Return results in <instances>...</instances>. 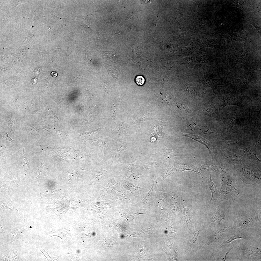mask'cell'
Returning <instances> with one entry per match:
<instances>
[{
    "instance_id": "cell-1",
    "label": "cell",
    "mask_w": 261,
    "mask_h": 261,
    "mask_svg": "<svg viewBox=\"0 0 261 261\" xmlns=\"http://www.w3.org/2000/svg\"><path fill=\"white\" fill-rule=\"evenodd\" d=\"M235 152L244 157L260 161L256 155L255 146H251L243 150H237Z\"/></svg>"
},
{
    "instance_id": "cell-2",
    "label": "cell",
    "mask_w": 261,
    "mask_h": 261,
    "mask_svg": "<svg viewBox=\"0 0 261 261\" xmlns=\"http://www.w3.org/2000/svg\"><path fill=\"white\" fill-rule=\"evenodd\" d=\"M207 183L212 194V196L210 201V202L213 199L219 197L221 195L220 192L216 188V182L214 183L213 181L210 174V180Z\"/></svg>"
},
{
    "instance_id": "cell-3",
    "label": "cell",
    "mask_w": 261,
    "mask_h": 261,
    "mask_svg": "<svg viewBox=\"0 0 261 261\" xmlns=\"http://www.w3.org/2000/svg\"><path fill=\"white\" fill-rule=\"evenodd\" d=\"M176 170L179 172L190 170L200 175H202L200 169L191 164H184L179 165L177 167Z\"/></svg>"
},
{
    "instance_id": "cell-4",
    "label": "cell",
    "mask_w": 261,
    "mask_h": 261,
    "mask_svg": "<svg viewBox=\"0 0 261 261\" xmlns=\"http://www.w3.org/2000/svg\"><path fill=\"white\" fill-rule=\"evenodd\" d=\"M181 136L187 137L190 138L204 145L208 148L210 154H211V153L209 144L206 140L202 137L196 134H183Z\"/></svg>"
},
{
    "instance_id": "cell-5",
    "label": "cell",
    "mask_w": 261,
    "mask_h": 261,
    "mask_svg": "<svg viewBox=\"0 0 261 261\" xmlns=\"http://www.w3.org/2000/svg\"><path fill=\"white\" fill-rule=\"evenodd\" d=\"M220 100L222 108L226 105H232L239 106L241 104L240 100L234 98L229 97H223Z\"/></svg>"
},
{
    "instance_id": "cell-6",
    "label": "cell",
    "mask_w": 261,
    "mask_h": 261,
    "mask_svg": "<svg viewBox=\"0 0 261 261\" xmlns=\"http://www.w3.org/2000/svg\"><path fill=\"white\" fill-rule=\"evenodd\" d=\"M206 115L214 119H217L219 116L218 111L216 108L213 105L210 104L203 110Z\"/></svg>"
},
{
    "instance_id": "cell-7",
    "label": "cell",
    "mask_w": 261,
    "mask_h": 261,
    "mask_svg": "<svg viewBox=\"0 0 261 261\" xmlns=\"http://www.w3.org/2000/svg\"><path fill=\"white\" fill-rule=\"evenodd\" d=\"M201 168L204 170L208 171L223 172L224 170L221 166L212 164H203L201 166Z\"/></svg>"
},
{
    "instance_id": "cell-8",
    "label": "cell",
    "mask_w": 261,
    "mask_h": 261,
    "mask_svg": "<svg viewBox=\"0 0 261 261\" xmlns=\"http://www.w3.org/2000/svg\"><path fill=\"white\" fill-rule=\"evenodd\" d=\"M43 104L45 110L46 117H49L50 119H55L59 120H61V119L56 116L50 107L45 105L44 103Z\"/></svg>"
},
{
    "instance_id": "cell-9",
    "label": "cell",
    "mask_w": 261,
    "mask_h": 261,
    "mask_svg": "<svg viewBox=\"0 0 261 261\" xmlns=\"http://www.w3.org/2000/svg\"><path fill=\"white\" fill-rule=\"evenodd\" d=\"M227 117L225 120V123L229 128L233 130V126L237 123V119L233 116L228 117Z\"/></svg>"
},
{
    "instance_id": "cell-10",
    "label": "cell",
    "mask_w": 261,
    "mask_h": 261,
    "mask_svg": "<svg viewBox=\"0 0 261 261\" xmlns=\"http://www.w3.org/2000/svg\"><path fill=\"white\" fill-rule=\"evenodd\" d=\"M247 253L250 256H254L260 252V249L253 246H249L247 248Z\"/></svg>"
},
{
    "instance_id": "cell-11",
    "label": "cell",
    "mask_w": 261,
    "mask_h": 261,
    "mask_svg": "<svg viewBox=\"0 0 261 261\" xmlns=\"http://www.w3.org/2000/svg\"><path fill=\"white\" fill-rule=\"evenodd\" d=\"M164 153V156L165 158L169 159L173 156L181 155V154L177 153L172 150H166Z\"/></svg>"
},
{
    "instance_id": "cell-12",
    "label": "cell",
    "mask_w": 261,
    "mask_h": 261,
    "mask_svg": "<svg viewBox=\"0 0 261 261\" xmlns=\"http://www.w3.org/2000/svg\"><path fill=\"white\" fill-rule=\"evenodd\" d=\"M256 217L254 216H251L249 217L248 218L244 220L242 222L241 225L244 226L248 225H250L255 220Z\"/></svg>"
},
{
    "instance_id": "cell-13",
    "label": "cell",
    "mask_w": 261,
    "mask_h": 261,
    "mask_svg": "<svg viewBox=\"0 0 261 261\" xmlns=\"http://www.w3.org/2000/svg\"><path fill=\"white\" fill-rule=\"evenodd\" d=\"M244 236L239 234L235 235H234L233 236L229 238L228 239L224 242L223 245L222 247H225L233 240L235 239L239 238H243L245 239V238H244Z\"/></svg>"
},
{
    "instance_id": "cell-14",
    "label": "cell",
    "mask_w": 261,
    "mask_h": 261,
    "mask_svg": "<svg viewBox=\"0 0 261 261\" xmlns=\"http://www.w3.org/2000/svg\"><path fill=\"white\" fill-rule=\"evenodd\" d=\"M212 218L214 221L220 223V221L224 218L221 215L218 213H215L213 215Z\"/></svg>"
},
{
    "instance_id": "cell-15",
    "label": "cell",
    "mask_w": 261,
    "mask_h": 261,
    "mask_svg": "<svg viewBox=\"0 0 261 261\" xmlns=\"http://www.w3.org/2000/svg\"><path fill=\"white\" fill-rule=\"evenodd\" d=\"M125 146L122 143H120L118 145L116 151V156L117 157L119 156L120 152L125 149Z\"/></svg>"
},
{
    "instance_id": "cell-16",
    "label": "cell",
    "mask_w": 261,
    "mask_h": 261,
    "mask_svg": "<svg viewBox=\"0 0 261 261\" xmlns=\"http://www.w3.org/2000/svg\"><path fill=\"white\" fill-rule=\"evenodd\" d=\"M135 80L136 83L138 85L142 86L144 84L145 80L143 76L140 75L136 77Z\"/></svg>"
},
{
    "instance_id": "cell-17",
    "label": "cell",
    "mask_w": 261,
    "mask_h": 261,
    "mask_svg": "<svg viewBox=\"0 0 261 261\" xmlns=\"http://www.w3.org/2000/svg\"><path fill=\"white\" fill-rule=\"evenodd\" d=\"M98 144L101 147H102L105 149L108 147L106 141L103 140H100L97 141Z\"/></svg>"
},
{
    "instance_id": "cell-18",
    "label": "cell",
    "mask_w": 261,
    "mask_h": 261,
    "mask_svg": "<svg viewBox=\"0 0 261 261\" xmlns=\"http://www.w3.org/2000/svg\"><path fill=\"white\" fill-rule=\"evenodd\" d=\"M179 107L182 110L188 113L190 112V111L188 107L185 104L182 103H180L179 105Z\"/></svg>"
},
{
    "instance_id": "cell-19",
    "label": "cell",
    "mask_w": 261,
    "mask_h": 261,
    "mask_svg": "<svg viewBox=\"0 0 261 261\" xmlns=\"http://www.w3.org/2000/svg\"><path fill=\"white\" fill-rule=\"evenodd\" d=\"M197 125L198 124L197 123L193 122H189L188 124V126L189 128L191 129H194L196 128Z\"/></svg>"
},
{
    "instance_id": "cell-20",
    "label": "cell",
    "mask_w": 261,
    "mask_h": 261,
    "mask_svg": "<svg viewBox=\"0 0 261 261\" xmlns=\"http://www.w3.org/2000/svg\"><path fill=\"white\" fill-rule=\"evenodd\" d=\"M38 80L37 78L36 77H35L31 80V82L32 84H36L37 83L38 81Z\"/></svg>"
},
{
    "instance_id": "cell-21",
    "label": "cell",
    "mask_w": 261,
    "mask_h": 261,
    "mask_svg": "<svg viewBox=\"0 0 261 261\" xmlns=\"http://www.w3.org/2000/svg\"><path fill=\"white\" fill-rule=\"evenodd\" d=\"M51 75L53 77H56L57 76V73L55 71H52L51 73Z\"/></svg>"
}]
</instances>
